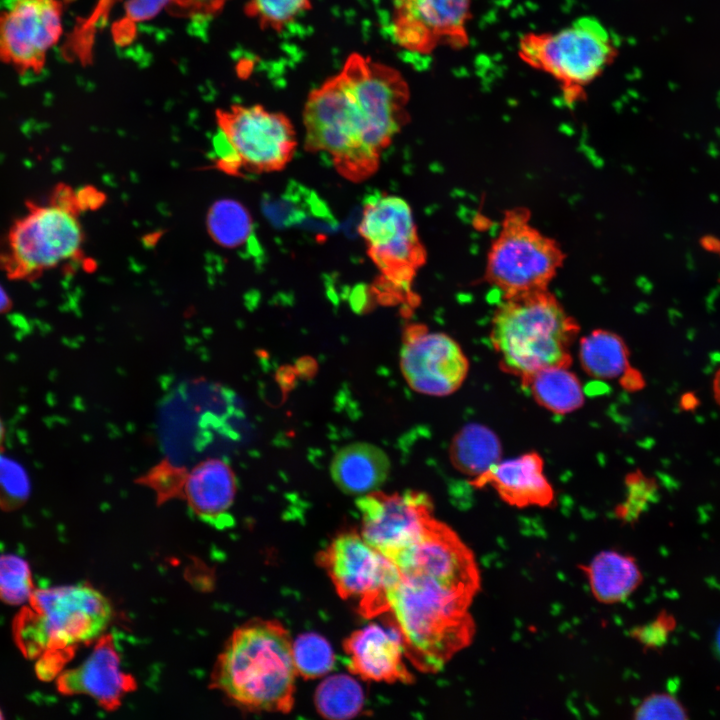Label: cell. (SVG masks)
<instances>
[{
    "mask_svg": "<svg viewBox=\"0 0 720 720\" xmlns=\"http://www.w3.org/2000/svg\"><path fill=\"white\" fill-rule=\"evenodd\" d=\"M356 503L361 512L362 537L391 561L416 542L434 519L432 502L421 492L373 491L360 496Z\"/></svg>",
    "mask_w": 720,
    "mask_h": 720,
    "instance_id": "cell-14",
    "label": "cell"
},
{
    "mask_svg": "<svg viewBox=\"0 0 720 720\" xmlns=\"http://www.w3.org/2000/svg\"><path fill=\"white\" fill-rule=\"evenodd\" d=\"M586 575L593 597L603 604L625 601L642 583L636 560L615 550H605L580 568Z\"/></svg>",
    "mask_w": 720,
    "mask_h": 720,
    "instance_id": "cell-21",
    "label": "cell"
},
{
    "mask_svg": "<svg viewBox=\"0 0 720 720\" xmlns=\"http://www.w3.org/2000/svg\"><path fill=\"white\" fill-rule=\"evenodd\" d=\"M449 459L458 472L475 480L502 460L501 441L483 424H466L451 440Z\"/></svg>",
    "mask_w": 720,
    "mask_h": 720,
    "instance_id": "cell-22",
    "label": "cell"
},
{
    "mask_svg": "<svg viewBox=\"0 0 720 720\" xmlns=\"http://www.w3.org/2000/svg\"><path fill=\"white\" fill-rule=\"evenodd\" d=\"M390 467L389 457L380 447L368 442H353L336 452L330 464V475L345 494L363 496L384 484Z\"/></svg>",
    "mask_w": 720,
    "mask_h": 720,
    "instance_id": "cell-20",
    "label": "cell"
},
{
    "mask_svg": "<svg viewBox=\"0 0 720 720\" xmlns=\"http://www.w3.org/2000/svg\"><path fill=\"white\" fill-rule=\"evenodd\" d=\"M399 579L389 611L405 655L422 672H437L468 646L475 632L469 607L480 589L472 551L445 523L433 519L393 561Z\"/></svg>",
    "mask_w": 720,
    "mask_h": 720,
    "instance_id": "cell-1",
    "label": "cell"
},
{
    "mask_svg": "<svg viewBox=\"0 0 720 720\" xmlns=\"http://www.w3.org/2000/svg\"><path fill=\"white\" fill-rule=\"evenodd\" d=\"M337 593L358 603L359 613L372 618L389 611V594L399 579L397 566L356 532L338 535L317 557Z\"/></svg>",
    "mask_w": 720,
    "mask_h": 720,
    "instance_id": "cell-11",
    "label": "cell"
},
{
    "mask_svg": "<svg viewBox=\"0 0 720 720\" xmlns=\"http://www.w3.org/2000/svg\"><path fill=\"white\" fill-rule=\"evenodd\" d=\"M57 689L63 695H86L106 711H115L136 689V681L121 669L120 655L111 634H102L89 657L62 672Z\"/></svg>",
    "mask_w": 720,
    "mask_h": 720,
    "instance_id": "cell-16",
    "label": "cell"
},
{
    "mask_svg": "<svg viewBox=\"0 0 720 720\" xmlns=\"http://www.w3.org/2000/svg\"><path fill=\"white\" fill-rule=\"evenodd\" d=\"M344 649L350 658V671L363 680L413 682L403 662V637L394 621L387 625L371 623L353 632Z\"/></svg>",
    "mask_w": 720,
    "mask_h": 720,
    "instance_id": "cell-17",
    "label": "cell"
},
{
    "mask_svg": "<svg viewBox=\"0 0 720 720\" xmlns=\"http://www.w3.org/2000/svg\"><path fill=\"white\" fill-rule=\"evenodd\" d=\"M470 484L475 488L490 485L505 503L518 508L548 507L555 498L554 489L544 473V460L535 451L500 460Z\"/></svg>",
    "mask_w": 720,
    "mask_h": 720,
    "instance_id": "cell-18",
    "label": "cell"
},
{
    "mask_svg": "<svg viewBox=\"0 0 720 720\" xmlns=\"http://www.w3.org/2000/svg\"><path fill=\"white\" fill-rule=\"evenodd\" d=\"M637 720H686L689 713L683 703L667 692H655L646 696L635 708Z\"/></svg>",
    "mask_w": 720,
    "mask_h": 720,
    "instance_id": "cell-33",
    "label": "cell"
},
{
    "mask_svg": "<svg viewBox=\"0 0 720 720\" xmlns=\"http://www.w3.org/2000/svg\"><path fill=\"white\" fill-rule=\"evenodd\" d=\"M99 194L59 184L46 201L27 202L25 214L10 226L0 250V270L10 280L33 281L79 259L84 244L79 215L101 200Z\"/></svg>",
    "mask_w": 720,
    "mask_h": 720,
    "instance_id": "cell-6",
    "label": "cell"
},
{
    "mask_svg": "<svg viewBox=\"0 0 720 720\" xmlns=\"http://www.w3.org/2000/svg\"><path fill=\"white\" fill-rule=\"evenodd\" d=\"M59 0H6L0 10V62L20 74H39L62 34Z\"/></svg>",
    "mask_w": 720,
    "mask_h": 720,
    "instance_id": "cell-12",
    "label": "cell"
},
{
    "mask_svg": "<svg viewBox=\"0 0 720 720\" xmlns=\"http://www.w3.org/2000/svg\"><path fill=\"white\" fill-rule=\"evenodd\" d=\"M359 233L384 284L410 291L426 251L409 204L395 195H374L363 206Z\"/></svg>",
    "mask_w": 720,
    "mask_h": 720,
    "instance_id": "cell-10",
    "label": "cell"
},
{
    "mask_svg": "<svg viewBox=\"0 0 720 720\" xmlns=\"http://www.w3.org/2000/svg\"><path fill=\"white\" fill-rule=\"evenodd\" d=\"M471 0H391V34L402 49L428 55L440 46L465 48Z\"/></svg>",
    "mask_w": 720,
    "mask_h": 720,
    "instance_id": "cell-13",
    "label": "cell"
},
{
    "mask_svg": "<svg viewBox=\"0 0 720 720\" xmlns=\"http://www.w3.org/2000/svg\"><path fill=\"white\" fill-rule=\"evenodd\" d=\"M296 674L288 631L277 621L254 619L226 642L210 687L250 712L288 713L294 705Z\"/></svg>",
    "mask_w": 720,
    "mask_h": 720,
    "instance_id": "cell-3",
    "label": "cell"
},
{
    "mask_svg": "<svg viewBox=\"0 0 720 720\" xmlns=\"http://www.w3.org/2000/svg\"><path fill=\"white\" fill-rule=\"evenodd\" d=\"M11 307L12 301L10 297L5 289L0 285V314L8 312Z\"/></svg>",
    "mask_w": 720,
    "mask_h": 720,
    "instance_id": "cell-37",
    "label": "cell"
},
{
    "mask_svg": "<svg viewBox=\"0 0 720 720\" xmlns=\"http://www.w3.org/2000/svg\"><path fill=\"white\" fill-rule=\"evenodd\" d=\"M626 497L615 510L616 517L625 523L636 522L656 495L653 479L641 472L629 473L625 478Z\"/></svg>",
    "mask_w": 720,
    "mask_h": 720,
    "instance_id": "cell-31",
    "label": "cell"
},
{
    "mask_svg": "<svg viewBox=\"0 0 720 720\" xmlns=\"http://www.w3.org/2000/svg\"><path fill=\"white\" fill-rule=\"evenodd\" d=\"M400 369L411 389L439 397L461 387L469 362L460 345L449 335L412 325L404 335Z\"/></svg>",
    "mask_w": 720,
    "mask_h": 720,
    "instance_id": "cell-15",
    "label": "cell"
},
{
    "mask_svg": "<svg viewBox=\"0 0 720 720\" xmlns=\"http://www.w3.org/2000/svg\"><path fill=\"white\" fill-rule=\"evenodd\" d=\"M677 626L675 617L662 610L652 621L632 629L631 637L648 650L661 649Z\"/></svg>",
    "mask_w": 720,
    "mask_h": 720,
    "instance_id": "cell-34",
    "label": "cell"
},
{
    "mask_svg": "<svg viewBox=\"0 0 720 720\" xmlns=\"http://www.w3.org/2000/svg\"><path fill=\"white\" fill-rule=\"evenodd\" d=\"M364 692L358 681L345 675H332L322 681L314 695L319 714L330 720H347L364 707Z\"/></svg>",
    "mask_w": 720,
    "mask_h": 720,
    "instance_id": "cell-25",
    "label": "cell"
},
{
    "mask_svg": "<svg viewBox=\"0 0 720 720\" xmlns=\"http://www.w3.org/2000/svg\"><path fill=\"white\" fill-rule=\"evenodd\" d=\"M629 349L618 334L595 329L579 341V361L584 372L600 380L623 376L630 368Z\"/></svg>",
    "mask_w": 720,
    "mask_h": 720,
    "instance_id": "cell-24",
    "label": "cell"
},
{
    "mask_svg": "<svg viewBox=\"0 0 720 720\" xmlns=\"http://www.w3.org/2000/svg\"><path fill=\"white\" fill-rule=\"evenodd\" d=\"M716 643H717V648H718V651H719V654H720V628H719L718 633H717Z\"/></svg>",
    "mask_w": 720,
    "mask_h": 720,
    "instance_id": "cell-40",
    "label": "cell"
},
{
    "mask_svg": "<svg viewBox=\"0 0 720 720\" xmlns=\"http://www.w3.org/2000/svg\"><path fill=\"white\" fill-rule=\"evenodd\" d=\"M311 7V0H249L245 11L262 28L280 32Z\"/></svg>",
    "mask_w": 720,
    "mask_h": 720,
    "instance_id": "cell-29",
    "label": "cell"
},
{
    "mask_svg": "<svg viewBox=\"0 0 720 720\" xmlns=\"http://www.w3.org/2000/svg\"><path fill=\"white\" fill-rule=\"evenodd\" d=\"M228 0H170L169 6L177 15L189 18H208L216 14Z\"/></svg>",
    "mask_w": 720,
    "mask_h": 720,
    "instance_id": "cell-36",
    "label": "cell"
},
{
    "mask_svg": "<svg viewBox=\"0 0 720 720\" xmlns=\"http://www.w3.org/2000/svg\"><path fill=\"white\" fill-rule=\"evenodd\" d=\"M293 660L297 674L315 679L332 670L335 655L329 642L314 632L299 635L292 642Z\"/></svg>",
    "mask_w": 720,
    "mask_h": 720,
    "instance_id": "cell-27",
    "label": "cell"
},
{
    "mask_svg": "<svg viewBox=\"0 0 720 720\" xmlns=\"http://www.w3.org/2000/svg\"><path fill=\"white\" fill-rule=\"evenodd\" d=\"M211 162L215 169L242 177L282 170L297 147L290 119L262 105H231L215 113Z\"/></svg>",
    "mask_w": 720,
    "mask_h": 720,
    "instance_id": "cell-8",
    "label": "cell"
},
{
    "mask_svg": "<svg viewBox=\"0 0 720 720\" xmlns=\"http://www.w3.org/2000/svg\"><path fill=\"white\" fill-rule=\"evenodd\" d=\"M237 493V479L231 466L219 458H207L187 471L181 499L202 521L226 527Z\"/></svg>",
    "mask_w": 720,
    "mask_h": 720,
    "instance_id": "cell-19",
    "label": "cell"
},
{
    "mask_svg": "<svg viewBox=\"0 0 720 720\" xmlns=\"http://www.w3.org/2000/svg\"><path fill=\"white\" fill-rule=\"evenodd\" d=\"M410 92L395 68L352 53L305 102V149L329 155L352 182L372 176L382 152L409 120Z\"/></svg>",
    "mask_w": 720,
    "mask_h": 720,
    "instance_id": "cell-2",
    "label": "cell"
},
{
    "mask_svg": "<svg viewBox=\"0 0 720 720\" xmlns=\"http://www.w3.org/2000/svg\"><path fill=\"white\" fill-rule=\"evenodd\" d=\"M713 395L720 406V368L715 373L714 379H713Z\"/></svg>",
    "mask_w": 720,
    "mask_h": 720,
    "instance_id": "cell-38",
    "label": "cell"
},
{
    "mask_svg": "<svg viewBox=\"0 0 720 720\" xmlns=\"http://www.w3.org/2000/svg\"><path fill=\"white\" fill-rule=\"evenodd\" d=\"M521 384L536 403L554 414L574 412L585 401L582 383L569 367L541 369L521 380Z\"/></svg>",
    "mask_w": 720,
    "mask_h": 720,
    "instance_id": "cell-23",
    "label": "cell"
},
{
    "mask_svg": "<svg viewBox=\"0 0 720 720\" xmlns=\"http://www.w3.org/2000/svg\"><path fill=\"white\" fill-rule=\"evenodd\" d=\"M206 225L213 241L224 248H238L252 234V219L248 210L234 199L215 201L208 210Z\"/></svg>",
    "mask_w": 720,
    "mask_h": 720,
    "instance_id": "cell-26",
    "label": "cell"
},
{
    "mask_svg": "<svg viewBox=\"0 0 720 720\" xmlns=\"http://www.w3.org/2000/svg\"><path fill=\"white\" fill-rule=\"evenodd\" d=\"M110 601L87 584L34 590L13 631L23 654L38 658L41 677H53L82 644L97 640L112 619Z\"/></svg>",
    "mask_w": 720,
    "mask_h": 720,
    "instance_id": "cell-4",
    "label": "cell"
},
{
    "mask_svg": "<svg viewBox=\"0 0 720 720\" xmlns=\"http://www.w3.org/2000/svg\"><path fill=\"white\" fill-rule=\"evenodd\" d=\"M170 0H129L125 7V17L120 21L116 31L120 40L128 38L129 28L137 22L148 20L162 8L169 5Z\"/></svg>",
    "mask_w": 720,
    "mask_h": 720,
    "instance_id": "cell-35",
    "label": "cell"
},
{
    "mask_svg": "<svg viewBox=\"0 0 720 720\" xmlns=\"http://www.w3.org/2000/svg\"><path fill=\"white\" fill-rule=\"evenodd\" d=\"M34 592L29 564L23 558L0 555V600L10 605L27 603Z\"/></svg>",
    "mask_w": 720,
    "mask_h": 720,
    "instance_id": "cell-28",
    "label": "cell"
},
{
    "mask_svg": "<svg viewBox=\"0 0 720 720\" xmlns=\"http://www.w3.org/2000/svg\"><path fill=\"white\" fill-rule=\"evenodd\" d=\"M4 435H5V429H4L3 423L0 420V445L3 442Z\"/></svg>",
    "mask_w": 720,
    "mask_h": 720,
    "instance_id": "cell-39",
    "label": "cell"
},
{
    "mask_svg": "<svg viewBox=\"0 0 720 720\" xmlns=\"http://www.w3.org/2000/svg\"><path fill=\"white\" fill-rule=\"evenodd\" d=\"M187 469L164 459L139 477L136 482L155 492L157 503L181 499Z\"/></svg>",
    "mask_w": 720,
    "mask_h": 720,
    "instance_id": "cell-30",
    "label": "cell"
},
{
    "mask_svg": "<svg viewBox=\"0 0 720 720\" xmlns=\"http://www.w3.org/2000/svg\"><path fill=\"white\" fill-rule=\"evenodd\" d=\"M2 718H3V715H2V712H1V710H0V719H2Z\"/></svg>",
    "mask_w": 720,
    "mask_h": 720,
    "instance_id": "cell-41",
    "label": "cell"
},
{
    "mask_svg": "<svg viewBox=\"0 0 720 720\" xmlns=\"http://www.w3.org/2000/svg\"><path fill=\"white\" fill-rule=\"evenodd\" d=\"M617 53L607 28L588 16L558 31L526 33L518 45L519 58L552 77L568 105L584 100L586 88L613 63Z\"/></svg>",
    "mask_w": 720,
    "mask_h": 720,
    "instance_id": "cell-7",
    "label": "cell"
},
{
    "mask_svg": "<svg viewBox=\"0 0 720 720\" xmlns=\"http://www.w3.org/2000/svg\"><path fill=\"white\" fill-rule=\"evenodd\" d=\"M564 259L558 242L531 224L528 209L513 208L488 250L485 279L503 297L548 289Z\"/></svg>",
    "mask_w": 720,
    "mask_h": 720,
    "instance_id": "cell-9",
    "label": "cell"
},
{
    "mask_svg": "<svg viewBox=\"0 0 720 720\" xmlns=\"http://www.w3.org/2000/svg\"><path fill=\"white\" fill-rule=\"evenodd\" d=\"M580 331L548 290L504 297L491 319L490 342L503 372L523 380L548 367H570Z\"/></svg>",
    "mask_w": 720,
    "mask_h": 720,
    "instance_id": "cell-5",
    "label": "cell"
},
{
    "mask_svg": "<svg viewBox=\"0 0 720 720\" xmlns=\"http://www.w3.org/2000/svg\"><path fill=\"white\" fill-rule=\"evenodd\" d=\"M30 491L29 480L23 468L0 455V506L13 510L21 506Z\"/></svg>",
    "mask_w": 720,
    "mask_h": 720,
    "instance_id": "cell-32",
    "label": "cell"
}]
</instances>
